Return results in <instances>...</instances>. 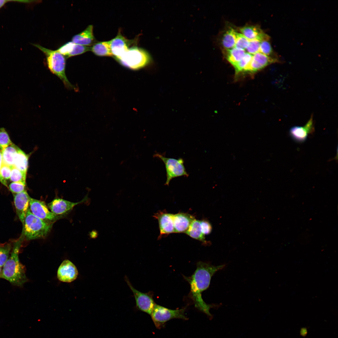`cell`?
<instances>
[{"mask_svg":"<svg viewBox=\"0 0 338 338\" xmlns=\"http://www.w3.org/2000/svg\"><path fill=\"white\" fill-rule=\"evenodd\" d=\"M12 143L8 134L3 128H0V149L1 150Z\"/></svg>","mask_w":338,"mask_h":338,"instance_id":"29","label":"cell"},{"mask_svg":"<svg viewBox=\"0 0 338 338\" xmlns=\"http://www.w3.org/2000/svg\"><path fill=\"white\" fill-rule=\"evenodd\" d=\"M269 40H264L260 42L259 51L268 56L273 53V49Z\"/></svg>","mask_w":338,"mask_h":338,"instance_id":"33","label":"cell"},{"mask_svg":"<svg viewBox=\"0 0 338 338\" xmlns=\"http://www.w3.org/2000/svg\"><path fill=\"white\" fill-rule=\"evenodd\" d=\"M136 40H129L123 36L119 30L117 36L110 40L113 57L115 59L122 56L131 47L136 45Z\"/></svg>","mask_w":338,"mask_h":338,"instance_id":"10","label":"cell"},{"mask_svg":"<svg viewBox=\"0 0 338 338\" xmlns=\"http://www.w3.org/2000/svg\"><path fill=\"white\" fill-rule=\"evenodd\" d=\"M85 197L81 201L73 202L62 198H55L48 204V207L54 214L59 215L63 214L71 210L76 205L85 201Z\"/></svg>","mask_w":338,"mask_h":338,"instance_id":"16","label":"cell"},{"mask_svg":"<svg viewBox=\"0 0 338 338\" xmlns=\"http://www.w3.org/2000/svg\"><path fill=\"white\" fill-rule=\"evenodd\" d=\"M115 60L125 67L133 70L144 68L151 61L147 52L136 45L130 48L122 56Z\"/></svg>","mask_w":338,"mask_h":338,"instance_id":"5","label":"cell"},{"mask_svg":"<svg viewBox=\"0 0 338 338\" xmlns=\"http://www.w3.org/2000/svg\"><path fill=\"white\" fill-rule=\"evenodd\" d=\"M19 148L13 143L1 150L2 163L13 166L15 155Z\"/></svg>","mask_w":338,"mask_h":338,"instance_id":"22","label":"cell"},{"mask_svg":"<svg viewBox=\"0 0 338 338\" xmlns=\"http://www.w3.org/2000/svg\"><path fill=\"white\" fill-rule=\"evenodd\" d=\"M237 33L233 28H231L224 33L221 43L225 50L230 49L235 47Z\"/></svg>","mask_w":338,"mask_h":338,"instance_id":"26","label":"cell"},{"mask_svg":"<svg viewBox=\"0 0 338 338\" xmlns=\"http://www.w3.org/2000/svg\"><path fill=\"white\" fill-rule=\"evenodd\" d=\"M1 267H1L0 266V275L1 274V272H2V268H1Z\"/></svg>","mask_w":338,"mask_h":338,"instance_id":"38","label":"cell"},{"mask_svg":"<svg viewBox=\"0 0 338 338\" xmlns=\"http://www.w3.org/2000/svg\"><path fill=\"white\" fill-rule=\"evenodd\" d=\"M90 50V46L76 44L71 41L65 43L57 50L67 58L82 54Z\"/></svg>","mask_w":338,"mask_h":338,"instance_id":"17","label":"cell"},{"mask_svg":"<svg viewBox=\"0 0 338 338\" xmlns=\"http://www.w3.org/2000/svg\"><path fill=\"white\" fill-rule=\"evenodd\" d=\"M260 42L256 39L249 40V44L245 49L246 53L253 55L259 51Z\"/></svg>","mask_w":338,"mask_h":338,"instance_id":"31","label":"cell"},{"mask_svg":"<svg viewBox=\"0 0 338 338\" xmlns=\"http://www.w3.org/2000/svg\"><path fill=\"white\" fill-rule=\"evenodd\" d=\"M45 54L48 68L63 82L65 87L69 90L77 91L78 88L69 80L65 73L66 58L57 50H52L37 44H32Z\"/></svg>","mask_w":338,"mask_h":338,"instance_id":"3","label":"cell"},{"mask_svg":"<svg viewBox=\"0 0 338 338\" xmlns=\"http://www.w3.org/2000/svg\"><path fill=\"white\" fill-rule=\"evenodd\" d=\"M154 156L161 160L165 164L166 176L165 185L168 186L170 181L174 178L181 176L188 177L189 174L186 171L182 158L176 159L166 157L165 155L158 153L155 154Z\"/></svg>","mask_w":338,"mask_h":338,"instance_id":"6","label":"cell"},{"mask_svg":"<svg viewBox=\"0 0 338 338\" xmlns=\"http://www.w3.org/2000/svg\"><path fill=\"white\" fill-rule=\"evenodd\" d=\"M26 174L13 166L10 180L12 182H20L26 183Z\"/></svg>","mask_w":338,"mask_h":338,"instance_id":"28","label":"cell"},{"mask_svg":"<svg viewBox=\"0 0 338 338\" xmlns=\"http://www.w3.org/2000/svg\"><path fill=\"white\" fill-rule=\"evenodd\" d=\"M225 50L226 59L233 66L239 62L246 53L244 50L235 47Z\"/></svg>","mask_w":338,"mask_h":338,"instance_id":"25","label":"cell"},{"mask_svg":"<svg viewBox=\"0 0 338 338\" xmlns=\"http://www.w3.org/2000/svg\"><path fill=\"white\" fill-rule=\"evenodd\" d=\"M28 158V155L19 149L15 155L13 166L19 170L27 173Z\"/></svg>","mask_w":338,"mask_h":338,"instance_id":"24","label":"cell"},{"mask_svg":"<svg viewBox=\"0 0 338 338\" xmlns=\"http://www.w3.org/2000/svg\"><path fill=\"white\" fill-rule=\"evenodd\" d=\"M53 223L44 221L35 216L29 208L23 224L22 235L27 240L45 238L50 232Z\"/></svg>","mask_w":338,"mask_h":338,"instance_id":"4","label":"cell"},{"mask_svg":"<svg viewBox=\"0 0 338 338\" xmlns=\"http://www.w3.org/2000/svg\"><path fill=\"white\" fill-rule=\"evenodd\" d=\"M29 208L34 215L46 221L52 222L58 219L59 216L50 211L45 202L30 197Z\"/></svg>","mask_w":338,"mask_h":338,"instance_id":"11","label":"cell"},{"mask_svg":"<svg viewBox=\"0 0 338 338\" xmlns=\"http://www.w3.org/2000/svg\"><path fill=\"white\" fill-rule=\"evenodd\" d=\"M78 274V271L75 266L71 261L66 259L59 267L57 276L60 281L70 283L76 279Z\"/></svg>","mask_w":338,"mask_h":338,"instance_id":"12","label":"cell"},{"mask_svg":"<svg viewBox=\"0 0 338 338\" xmlns=\"http://www.w3.org/2000/svg\"><path fill=\"white\" fill-rule=\"evenodd\" d=\"M13 247L10 243L0 244V266L3 267L9 257Z\"/></svg>","mask_w":338,"mask_h":338,"instance_id":"27","label":"cell"},{"mask_svg":"<svg viewBox=\"0 0 338 338\" xmlns=\"http://www.w3.org/2000/svg\"><path fill=\"white\" fill-rule=\"evenodd\" d=\"M314 125L313 117L312 115L304 126H295L291 127L289 131L290 135L295 141L303 142L307 139L308 135L314 131Z\"/></svg>","mask_w":338,"mask_h":338,"instance_id":"15","label":"cell"},{"mask_svg":"<svg viewBox=\"0 0 338 338\" xmlns=\"http://www.w3.org/2000/svg\"><path fill=\"white\" fill-rule=\"evenodd\" d=\"M197 265L193 274L186 279L190 284L191 294L195 307L211 317L212 315L209 310L213 305L207 304L204 301L202 293L209 287L212 276L217 271L223 269L225 265L215 266L199 261Z\"/></svg>","mask_w":338,"mask_h":338,"instance_id":"1","label":"cell"},{"mask_svg":"<svg viewBox=\"0 0 338 338\" xmlns=\"http://www.w3.org/2000/svg\"><path fill=\"white\" fill-rule=\"evenodd\" d=\"M159 223L160 234L158 238L165 235L175 233L173 221V214L165 211H159L153 216Z\"/></svg>","mask_w":338,"mask_h":338,"instance_id":"13","label":"cell"},{"mask_svg":"<svg viewBox=\"0 0 338 338\" xmlns=\"http://www.w3.org/2000/svg\"><path fill=\"white\" fill-rule=\"evenodd\" d=\"M200 224L202 232L204 235L211 233L212 227L207 220H202L200 221Z\"/></svg>","mask_w":338,"mask_h":338,"instance_id":"34","label":"cell"},{"mask_svg":"<svg viewBox=\"0 0 338 338\" xmlns=\"http://www.w3.org/2000/svg\"><path fill=\"white\" fill-rule=\"evenodd\" d=\"M125 280L133 293L137 308L140 310L151 315L156 304L152 297L148 293L141 292L135 289L126 276Z\"/></svg>","mask_w":338,"mask_h":338,"instance_id":"9","label":"cell"},{"mask_svg":"<svg viewBox=\"0 0 338 338\" xmlns=\"http://www.w3.org/2000/svg\"><path fill=\"white\" fill-rule=\"evenodd\" d=\"M195 219L194 216L187 213H178L173 214L175 233H185Z\"/></svg>","mask_w":338,"mask_h":338,"instance_id":"18","label":"cell"},{"mask_svg":"<svg viewBox=\"0 0 338 338\" xmlns=\"http://www.w3.org/2000/svg\"><path fill=\"white\" fill-rule=\"evenodd\" d=\"M16 2L22 3H24V0H0V9H1L2 7H3L6 3H7L8 2Z\"/></svg>","mask_w":338,"mask_h":338,"instance_id":"37","label":"cell"},{"mask_svg":"<svg viewBox=\"0 0 338 338\" xmlns=\"http://www.w3.org/2000/svg\"><path fill=\"white\" fill-rule=\"evenodd\" d=\"M185 233L193 238L200 241L205 244L207 243L205 240V235L202 232L200 221L199 220L196 219L194 220Z\"/></svg>","mask_w":338,"mask_h":338,"instance_id":"23","label":"cell"},{"mask_svg":"<svg viewBox=\"0 0 338 338\" xmlns=\"http://www.w3.org/2000/svg\"><path fill=\"white\" fill-rule=\"evenodd\" d=\"M23 238V237L21 235L20 238L14 243L10 256L3 266L0 275V278L18 286H22L28 280L25 268L19 261L18 257Z\"/></svg>","mask_w":338,"mask_h":338,"instance_id":"2","label":"cell"},{"mask_svg":"<svg viewBox=\"0 0 338 338\" xmlns=\"http://www.w3.org/2000/svg\"><path fill=\"white\" fill-rule=\"evenodd\" d=\"M17 214L23 224L26 213L29 208L30 197L26 190L13 194Z\"/></svg>","mask_w":338,"mask_h":338,"instance_id":"14","label":"cell"},{"mask_svg":"<svg viewBox=\"0 0 338 338\" xmlns=\"http://www.w3.org/2000/svg\"><path fill=\"white\" fill-rule=\"evenodd\" d=\"M185 309L172 310L155 304L151 314L156 326L160 328L168 321L174 318L187 320Z\"/></svg>","mask_w":338,"mask_h":338,"instance_id":"7","label":"cell"},{"mask_svg":"<svg viewBox=\"0 0 338 338\" xmlns=\"http://www.w3.org/2000/svg\"><path fill=\"white\" fill-rule=\"evenodd\" d=\"M12 167L2 163L0 174L3 178L6 181L10 179Z\"/></svg>","mask_w":338,"mask_h":338,"instance_id":"35","label":"cell"},{"mask_svg":"<svg viewBox=\"0 0 338 338\" xmlns=\"http://www.w3.org/2000/svg\"><path fill=\"white\" fill-rule=\"evenodd\" d=\"M241 33L249 40L256 39L260 42L269 40L270 37L258 26L246 25L239 28Z\"/></svg>","mask_w":338,"mask_h":338,"instance_id":"19","label":"cell"},{"mask_svg":"<svg viewBox=\"0 0 338 338\" xmlns=\"http://www.w3.org/2000/svg\"><path fill=\"white\" fill-rule=\"evenodd\" d=\"M249 40L241 33H237L235 47L245 50L249 43Z\"/></svg>","mask_w":338,"mask_h":338,"instance_id":"30","label":"cell"},{"mask_svg":"<svg viewBox=\"0 0 338 338\" xmlns=\"http://www.w3.org/2000/svg\"><path fill=\"white\" fill-rule=\"evenodd\" d=\"M93 29L92 25H89L83 31L73 36L72 41L85 46L92 45L96 41L93 34Z\"/></svg>","mask_w":338,"mask_h":338,"instance_id":"20","label":"cell"},{"mask_svg":"<svg viewBox=\"0 0 338 338\" xmlns=\"http://www.w3.org/2000/svg\"><path fill=\"white\" fill-rule=\"evenodd\" d=\"M2 163V157L1 151H0V182L4 185L8 187L7 182L6 180L4 179L1 176L0 174V169Z\"/></svg>","mask_w":338,"mask_h":338,"instance_id":"36","label":"cell"},{"mask_svg":"<svg viewBox=\"0 0 338 338\" xmlns=\"http://www.w3.org/2000/svg\"><path fill=\"white\" fill-rule=\"evenodd\" d=\"M280 62L275 58L271 57L258 52L253 55L251 60L244 71L243 77L253 76L258 71L272 64Z\"/></svg>","mask_w":338,"mask_h":338,"instance_id":"8","label":"cell"},{"mask_svg":"<svg viewBox=\"0 0 338 338\" xmlns=\"http://www.w3.org/2000/svg\"><path fill=\"white\" fill-rule=\"evenodd\" d=\"M26 183L20 182H12L8 186L10 191L13 194L18 193L25 190Z\"/></svg>","mask_w":338,"mask_h":338,"instance_id":"32","label":"cell"},{"mask_svg":"<svg viewBox=\"0 0 338 338\" xmlns=\"http://www.w3.org/2000/svg\"><path fill=\"white\" fill-rule=\"evenodd\" d=\"M90 51L98 56H113L110 41L96 42L90 46Z\"/></svg>","mask_w":338,"mask_h":338,"instance_id":"21","label":"cell"}]
</instances>
